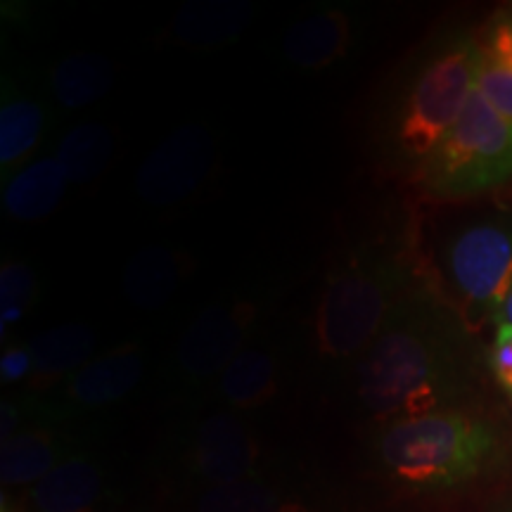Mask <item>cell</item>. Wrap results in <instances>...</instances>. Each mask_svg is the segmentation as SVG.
Listing matches in <instances>:
<instances>
[{
  "mask_svg": "<svg viewBox=\"0 0 512 512\" xmlns=\"http://www.w3.org/2000/svg\"><path fill=\"white\" fill-rule=\"evenodd\" d=\"M254 318L256 306L252 302H228L204 309L178 339L176 361L181 373L190 380L221 375L242 351Z\"/></svg>",
  "mask_w": 512,
  "mask_h": 512,
  "instance_id": "ba28073f",
  "label": "cell"
},
{
  "mask_svg": "<svg viewBox=\"0 0 512 512\" xmlns=\"http://www.w3.org/2000/svg\"><path fill=\"white\" fill-rule=\"evenodd\" d=\"M67 183V176H64L55 157L38 159L27 169L19 171L17 176H12L3 195L5 211L15 221L24 223L46 219L62 202Z\"/></svg>",
  "mask_w": 512,
  "mask_h": 512,
  "instance_id": "ac0fdd59",
  "label": "cell"
},
{
  "mask_svg": "<svg viewBox=\"0 0 512 512\" xmlns=\"http://www.w3.org/2000/svg\"><path fill=\"white\" fill-rule=\"evenodd\" d=\"M31 377V354L29 347H10L0 356V380L3 384L29 382Z\"/></svg>",
  "mask_w": 512,
  "mask_h": 512,
  "instance_id": "484cf974",
  "label": "cell"
},
{
  "mask_svg": "<svg viewBox=\"0 0 512 512\" xmlns=\"http://www.w3.org/2000/svg\"><path fill=\"white\" fill-rule=\"evenodd\" d=\"M67 458L62 437L53 427L27 425L15 437L5 441L0 451V484L3 489L34 486Z\"/></svg>",
  "mask_w": 512,
  "mask_h": 512,
  "instance_id": "2e32d148",
  "label": "cell"
},
{
  "mask_svg": "<svg viewBox=\"0 0 512 512\" xmlns=\"http://www.w3.org/2000/svg\"><path fill=\"white\" fill-rule=\"evenodd\" d=\"M467 356L453 316L413 292L358 361V396L387 422L444 411L465 392L472 370Z\"/></svg>",
  "mask_w": 512,
  "mask_h": 512,
  "instance_id": "6da1fadb",
  "label": "cell"
},
{
  "mask_svg": "<svg viewBox=\"0 0 512 512\" xmlns=\"http://www.w3.org/2000/svg\"><path fill=\"white\" fill-rule=\"evenodd\" d=\"M36 294V273L27 264L5 261L0 268V332L3 337L10 325L27 316V311L36 302Z\"/></svg>",
  "mask_w": 512,
  "mask_h": 512,
  "instance_id": "cb8c5ba5",
  "label": "cell"
},
{
  "mask_svg": "<svg viewBox=\"0 0 512 512\" xmlns=\"http://www.w3.org/2000/svg\"><path fill=\"white\" fill-rule=\"evenodd\" d=\"M477 88V41L458 36L422 67L394 124L396 147L408 162H425L448 136Z\"/></svg>",
  "mask_w": 512,
  "mask_h": 512,
  "instance_id": "5b68a950",
  "label": "cell"
},
{
  "mask_svg": "<svg viewBox=\"0 0 512 512\" xmlns=\"http://www.w3.org/2000/svg\"><path fill=\"white\" fill-rule=\"evenodd\" d=\"M503 512H512V505H510V508H505V510H503Z\"/></svg>",
  "mask_w": 512,
  "mask_h": 512,
  "instance_id": "f1b7e54d",
  "label": "cell"
},
{
  "mask_svg": "<svg viewBox=\"0 0 512 512\" xmlns=\"http://www.w3.org/2000/svg\"><path fill=\"white\" fill-rule=\"evenodd\" d=\"M351 46V22L342 10H325L292 24L283 36V55L299 69H325L342 60Z\"/></svg>",
  "mask_w": 512,
  "mask_h": 512,
  "instance_id": "4fadbf2b",
  "label": "cell"
},
{
  "mask_svg": "<svg viewBox=\"0 0 512 512\" xmlns=\"http://www.w3.org/2000/svg\"><path fill=\"white\" fill-rule=\"evenodd\" d=\"M216 164V140L202 124L176 128L140 164L136 188L150 207H171L188 200L207 181Z\"/></svg>",
  "mask_w": 512,
  "mask_h": 512,
  "instance_id": "52a82bcc",
  "label": "cell"
},
{
  "mask_svg": "<svg viewBox=\"0 0 512 512\" xmlns=\"http://www.w3.org/2000/svg\"><path fill=\"white\" fill-rule=\"evenodd\" d=\"M256 15L242 0H195L183 5L174 19V34L190 48H216L235 41Z\"/></svg>",
  "mask_w": 512,
  "mask_h": 512,
  "instance_id": "9a60e30c",
  "label": "cell"
},
{
  "mask_svg": "<svg viewBox=\"0 0 512 512\" xmlns=\"http://www.w3.org/2000/svg\"><path fill=\"white\" fill-rule=\"evenodd\" d=\"M491 320H494L496 330H512V292L508 294V299L498 306V311Z\"/></svg>",
  "mask_w": 512,
  "mask_h": 512,
  "instance_id": "83f0119b",
  "label": "cell"
},
{
  "mask_svg": "<svg viewBox=\"0 0 512 512\" xmlns=\"http://www.w3.org/2000/svg\"><path fill=\"white\" fill-rule=\"evenodd\" d=\"M0 437H3V444L5 441H10L15 434L22 430V415H19V408L17 403L12 401H3V411H0Z\"/></svg>",
  "mask_w": 512,
  "mask_h": 512,
  "instance_id": "4316f807",
  "label": "cell"
},
{
  "mask_svg": "<svg viewBox=\"0 0 512 512\" xmlns=\"http://www.w3.org/2000/svg\"><path fill=\"white\" fill-rule=\"evenodd\" d=\"M444 275L467 316L494 318L512 292V223L484 219L451 235Z\"/></svg>",
  "mask_w": 512,
  "mask_h": 512,
  "instance_id": "8992f818",
  "label": "cell"
},
{
  "mask_svg": "<svg viewBox=\"0 0 512 512\" xmlns=\"http://www.w3.org/2000/svg\"><path fill=\"white\" fill-rule=\"evenodd\" d=\"M512 178V124L472 93L448 136L420 164V181L439 197H472Z\"/></svg>",
  "mask_w": 512,
  "mask_h": 512,
  "instance_id": "277c9868",
  "label": "cell"
},
{
  "mask_svg": "<svg viewBox=\"0 0 512 512\" xmlns=\"http://www.w3.org/2000/svg\"><path fill=\"white\" fill-rule=\"evenodd\" d=\"M411 294L408 271L394 254L370 245L344 256L320 294L316 351L332 361L363 356Z\"/></svg>",
  "mask_w": 512,
  "mask_h": 512,
  "instance_id": "3957f363",
  "label": "cell"
},
{
  "mask_svg": "<svg viewBox=\"0 0 512 512\" xmlns=\"http://www.w3.org/2000/svg\"><path fill=\"white\" fill-rule=\"evenodd\" d=\"M43 121H46V114L36 100H3V107H0V166L3 171L22 162L34 150L41 138Z\"/></svg>",
  "mask_w": 512,
  "mask_h": 512,
  "instance_id": "603a6c76",
  "label": "cell"
},
{
  "mask_svg": "<svg viewBox=\"0 0 512 512\" xmlns=\"http://www.w3.org/2000/svg\"><path fill=\"white\" fill-rule=\"evenodd\" d=\"M145 358L138 344H121L93 361H88L79 373L67 380L69 399L79 406L100 408L124 399L143 380Z\"/></svg>",
  "mask_w": 512,
  "mask_h": 512,
  "instance_id": "30bf717a",
  "label": "cell"
},
{
  "mask_svg": "<svg viewBox=\"0 0 512 512\" xmlns=\"http://www.w3.org/2000/svg\"><path fill=\"white\" fill-rule=\"evenodd\" d=\"M195 512H311L302 501L285 496L259 479L207 486L195 501Z\"/></svg>",
  "mask_w": 512,
  "mask_h": 512,
  "instance_id": "44dd1931",
  "label": "cell"
},
{
  "mask_svg": "<svg viewBox=\"0 0 512 512\" xmlns=\"http://www.w3.org/2000/svg\"><path fill=\"white\" fill-rule=\"evenodd\" d=\"M114 67L95 50H76L62 57L50 72V91L67 110H81L110 93Z\"/></svg>",
  "mask_w": 512,
  "mask_h": 512,
  "instance_id": "d6986e66",
  "label": "cell"
},
{
  "mask_svg": "<svg viewBox=\"0 0 512 512\" xmlns=\"http://www.w3.org/2000/svg\"><path fill=\"white\" fill-rule=\"evenodd\" d=\"M114 140L110 128L98 121L74 126L57 147V164L62 166L69 183L79 185L98 178L105 166L110 164Z\"/></svg>",
  "mask_w": 512,
  "mask_h": 512,
  "instance_id": "7402d4cb",
  "label": "cell"
},
{
  "mask_svg": "<svg viewBox=\"0 0 512 512\" xmlns=\"http://www.w3.org/2000/svg\"><path fill=\"white\" fill-rule=\"evenodd\" d=\"M261 448L252 430L233 413L204 418L192 432L188 470L207 486L254 479Z\"/></svg>",
  "mask_w": 512,
  "mask_h": 512,
  "instance_id": "9c48e42d",
  "label": "cell"
},
{
  "mask_svg": "<svg viewBox=\"0 0 512 512\" xmlns=\"http://www.w3.org/2000/svg\"><path fill=\"white\" fill-rule=\"evenodd\" d=\"M280 387V366L264 349H242L219 375V396L235 411H254L273 401Z\"/></svg>",
  "mask_w": 512,
  "mask_h": 512,
  "instance_id": "e0dca14e",
  "label": "cell"
},
{
  "mask_svg": "<svg viewBox=\"0 0 512 512\" xmlns=\"http://www.w3.org/2000/svg\"><path fill=\"white\" fill-rule=\"evenodd\" d=\"M102 472L83 453H72L38 482L29 494L34 512H98Z\"/></svg>",
  "mask_w": 512,
  "mask_h": 512,
  "instance_id": "7c38bea8",
  "label": "cell"
},
{
  "mask_svg": "<svg viewBox=\"0 0 512 512\" xmlns=\"http://www.w3.org/2000/svg\"><path fill=\"white\" fill-rule=\"evenodd\" d=\"M477 91L512 124V17H498L477 41Z\"/></svg>",
  "mask_w": 512,
  "mask_h": 512,
  "instance_id": "ffe728a7",
  "label": "cell"
},
{
  "mask_svg": "<svg viewBox=\"0 0 512 512\" xmlns=\"http://www.w3.org/2000/svg\"><path fill=\"white\" fill-rule=\"evenodd\" d=\"M501 448L489 420L458 408L387 422L377 439L384 472L415 494H444L475 482L496 465Z\"/></svg>",
  "mask_w": 512,
  "mask_h": 512,
  "instance_id": "7a4b0ae2",
  "label": "cell"
},
{
  "mask_svg": "<svg viewBox=\"0 0 512 512\" xmlns=\"http://www.w3.org/2000/svg\"><path fill=\"white\" fill-rule=\"evenodd\" d=\"M185 278V256L164 245L143 247L128 259L124 268L126 299L145 311H155L174 297Z\"/></svg>",
  "mask_w": 512,
  "mask_h": 512,
  "instance_id": "5bb4252c",
  "label": "cell"
},
{
  "mask_svg": "<svg viewBox=\"0 0 512 512\" xmlns=\"http://www.w3.org/2000/svg\"><path fill=\"white\" fill-rule=\"evenodd\" d=\"M489 368L496 382L512 396V330H496L489 351Z\"/></svg>",
  "mask_w": 512,
  "mask_h": 512,
  "instance_id": "d4e9b609",
  "label": "cell"
},
{
  "mask_svg": "<svg viewBox=\"0 0 512 512\" xmlns=\"http://www.w3.org/2000/svg\"><path fill=\"white\" fill-rule=\"evenodd\" d=\"M27 347L31 354V377L27 384L34 392H43L64 377L69 380L86 366L95 349V337L86 323H64L43 330Z\"/></svg>",
  "mask_w": 512,
  "mask_h": 512,
  "instance_id": "8fae6325",
  "label": "cell"
}]
</instances>
